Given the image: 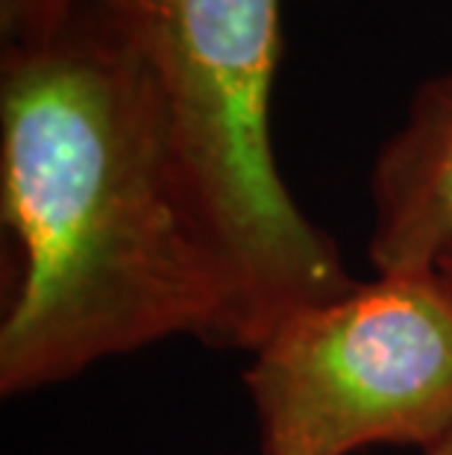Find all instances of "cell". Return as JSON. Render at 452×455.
<instances>
[{"label": "cell", "mask_w": 452, "mask_h": 455, "mask_svg": "<svg viewBox=\"0 0 452 455\" xmlns=\"http://www.w3.org/2000/svg\"><path fill=\"white\" fill-rule=\"evenodd\" d=\"M0 203L15 276L0 391L177 335L224 347L226 288L141 65L80 6L4 47Z\"/></svg>", "instance_id": "cell-1"}, {"label": "cell", "mask_w": 452, "mask_h": 455, "mask_svg": "<svg viewBox=\"0 0 452 455\" xmlns=\"http://www.w3.org/2000/svg\"><path fill=\"white\" fill-rule=\"evenodd\" d=\"M76 6L127 47L156 92L191 209L224 276V347L250 353L288 315L350 291L355 279L338 247L303 215L274 156L279 0Z\"/></svg>", "instance_id": "cell-2"}, {"label": "cell", "mask_w": 452, "mask_h": 455, "mask_svg": "<svg viewBox=\"0 0 452 455\" xmlns=\"http://www.w3.org/2000/svg\"><path fill=\"white\" fill-rule=\"evenodd\" d=\"M250 355L262 455L429 452L452 435V285L440 270L355 283L288 315Z\"/></svg>", "instance_id": "cell-3"}, {"label": "cell", "mask_w": 452, "mask_h": 455, "mask_svg": "<svg viewBox=\"0 0 452 455\" xmlns=\"http://www.w3.org/2000/svg\"><path fill=\"white\" fill-rule=\"evenodd\" d=\"M370 195L377 274L435 270L452 250V71L415 92L373 162Z\"/></svg>", "instance_id": "cell-4"}, {"label": "cell", "mask_w": 452, "mask_h": 455, "mask_svg": "<svg viewBox=\"0 0 452 455\" xmlns=\"http://www.w3.org/2000/svg\"><path fill=\"white\" fill-rule=\"evenodd\" d=\"M76 0H24L18 21L4 33V47L18 42H36L56 33L68 21L74 12Z\"/></svg>", "instance_id": "cell-5"}, {"label": "cell", "mask_w": 452, "mask_h": 455, "mask_svg": "<svg viewBox=\"0 0 452 455\" xmlns=\"http://www.w3.org/2000/svg\"><path fill=\"white\" fill-rule=\"evenodd\" d=\"M21 6H24V0H0V30H9L15 21H18V15H21Z\"/></svg>", "instance_id": "cell-6"}, {"label": "cell", "mask_w": 452, "mask_h": 455, "mask_svg": "<svg viewBox=\"0 0 452 455\" xmlns=\"http://www.w3.org/2000/svg\"><path fill=\"white\" fill-rule=\"evenodd\" d=\"M435 270H440V274L447 276V283L452 285V250H449V253H447L444 259H440V265H438Z\"/></svg>", "instance_id": "cell-7"}, {"label": "cell", "mask_w": 452, "mask_h": 455, "mask_svg": "<svg viewBox=\"0 0 452 455\" xmlns=\"http://www.w3.org/2000/svg\"><path fill=\"white\" fill-rule=\"evenodd\" d=\"M426 455H452V435H449V438H447L444 443H438L435 450H429Z\"/></svg>", "instance_id": "cell-8"}]
</instances>
